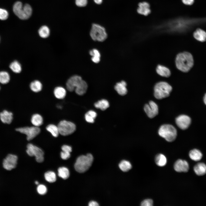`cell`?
Masks as SVG:
<instances>
[{
  "mask_svg": "<svg viewBox=\"0 0 206 206\" xmlns=\"http://www.w3.org/2000/svg\"><path fill=\"white\" fill-rule=\"evenodd\" d=\"M155 160L156 164L160 167L165 166L167 163L166 157L162 154H157L155 157Z\"/></svg>",
  "mask_w": 206,
  "mask_h": 206,
  "instance_id": "25",
  "label": "cell"
},
{
  "mask_svg": "<svg viewBox=\"0 0 206 206\" xmlns=\"http://www.w3.org/2000/svg\"><path fill=\"white\" fill-rule=\"evenodd\" d=\"M144 110L148 116L150 118H152L158 114V107L157 104L154 102L151 101L149 104H146Z\"/></svg>",
  "mask_w": 206,
  "mask_h": 206,
  "instance_id": "12",
  "label": "cell"
},
{
  "mask_svg": "<svg viewBox=\"0 0 206 206\" xmlns=\"http://www.w3.org/2000/svg\"><path fill=\"white\" fill-rule=\"evenodd\" d=\"M31 122L34 126L39 127L43 124V118L39 114H34L31 117Z\"/></svg>",
  "mask_w": 206,
  "mask_h": 206,
  "instance_id": "23",
  "label": "cell"
},
{
  "mask_svg": "<svg viewBox=\"0 0 206 206\" xmlns=\"http://www.w3.org/2000/svg\"><path fill=\"white\" fill-rule=\"evenodd\" d=\"M176 124L182 130L187 129L190 126L191 120L187 115H181L178 116L176 119Z\"/></svg>",
  "mask_w": 206,
  "mask_h": 206,
  "instance_id": "13",
  "label": "cell"
},
{
  "mask_svg": "<svg viewBox=\"0 0 206 206\" xmlns=\"http://www.w3.org/2000/svg\"><path fill=\"white\" fill-rule=\"evenodd\" d=\"M35 184L36 185H38V184H39L38 182L37 181H35Z\"/></svg>",
  "mask_w": 206,
  "mask_h": 206,
  "instance_id": "47",
  "label": "cell"
},
{
  "mask_svg": "<svg viewBox=\"0 0 206 206\" xmlns=\"http://www.w3.org/2000/svg\"><path fill=\"white\" fill-rule=\"evenodd\" d=\"M88 205L89 206H97L99 205L96 201H92L89 202Z\"/></svg>",
  "mask_w": 206,
  "mask_h": 206,
  "instance_id": "44",
  "label": "cell"
},
{
  "mask_svg": "<svg viewBox=\"0 0 206 206\" xmlns=\"http://www.w3.org/2000/svg\"><path fill=\"white\" fill-rule=\"evenodd\" d=\"M8 15V13L6 10L0 8V19L5 20L7 19Z\"/></svg>",
  "mask_w": 206,
  "mask_h": 206,
  "instance_id": "36",
  "label": "cell"
},
{
  "mask_svg": "<svg viewBox=\"0 0 206 206\" xmlns=\"http://www.w3.org/2000/svg\"><path fill=\"white\" fill-rule=\"evenodd\" d=\"M93 160V157L90 153L79 157L74 164L75 170L80 173L86 172L91 166Z\"/></svg>",
  "mask_w": 206,
  "mask_h": 206,
  "instance_id": "3",
  "label": "cell"
},
{
  "mask_svg": "<svg viewBox=\"0 0 206 206\" xmlns=\"http://www.w3.org/2000/svg\"><path fill=\"white\" fill-rule=\"evenodd\" d=\"M189 156L192 160L195 161H198L201 159L202 154L199 150L194 149L189 152Z\"/></svg>",
  "mask_w": 206,
  "mask_h": 206,
  "instance_id": "22",
  "label": "cell"
},
{
  "mask_svg": "<svg viewBox=\"0 0 206 206\" xmlns=\"http://www.w3.org/2000/svg\"></svg>",
  "mask_w": 206,
  "mask_h": 206,
  "instance_id": "48",
  "label": "cell"
},
{
  "mask_svg": "<svg viewBox=\"0 0 206 206\" xmlns=\"http://www.w3.org/2000/svg\"><path fill=\"white\" fill-rule=\"evenodd\" d=\"M70 156V153L62 151L61 152V157L63 160H66Z\"/></svg>",
  "mask_w": 206,
  "mask_h": 206,
  "instance_id": "39",
  "label": "cell"
},
{
  "mask_svg": "<svg viewBox=\"0 0 206 206\" xmlns=\"http://www.w3.org/2000/svg\"><path fill=\"white\" fill-rule=\"evenodd\" d=\"M183 3L187 5H191L194 2L195 0H182Z\"/></svg>",
  "mask_w": 206,
  "mask_h": 206,
  "instance_id": "42",
  "label": "cell"
},
{
  "mask_svg": "<svg viewBox=\"0 0 206 206\" xmlns=\"http://www.w3.org/2000/svg\"><path fill=\"white\" fill-rule=\"evenodd\" d=\"M120 169L123 172H127L132 167L131 163L128 161L123 160L121 161L119 164Z\"/></svg>",
  "mask_w": 206,
  "mask_h": 206,
  "instance_id": "30",
  "label": "cell"
},
{
  "mask_svg": "<svg viewBox=\"0 0 206 206\" xmlns=\"http://www.w3.org/2000/svg\"><path fill=\"white\" fill-rule=\"evenodd\" d=\"M153 205V201L150 199H147L144 200L141 203L142 206H152Z\"/></svg>",
  "mask_w": 206,
  "mask_h": 206,
  "instance_id": "37",
  "label": "cell"
},
{
  "mask_svg": "<svg viewBox=\"0 0 206 206\" xmlns=\"http://www.w3.org/2000/svg\"><path fill=\"white\" fill-rule=\"evenodd\" d=\"M172 86L165 82L157 83L154 88V97L158 99H161L168 97L172 90Z\"/></svg>",
  "mask_w": 206,
  "mask_h": 206,
  "instance_id": "5",
  "label": "cell"
},
{
  "mask_svg": "<svg viewBox=\"0 0 206 206\" xmlns=\"http://www.w3.org/2000/svg\"><path fill=\"white\" fill-rule=\"evenodd\" d=\"M55 97L58 99H63L65 97L66 92L65 88L61 86H58L55 88L54 91Z\"/></svg>",
  "mask_w": 206,
  "mask_h": 206,
  "instance_id": "21",
  "label": "cell"
},
{
  "mask_svg": "<svg viewBox=\"0 0 206 206\" xmlns=\"http://www.w3.org/2000/svg\"><path fill=\"white\" fill-rule=\"evenodd\" d=\"M62 149L63 151L70 153L72 151V147L68 145H64L62 147Z\"/></svg>",
  "mask_w": 206,
  "mask_h": 206,
  "instance_id": "41",
  "label": "cell"
},
{
  "mask_svg": "<svg viewBox=\"0 0 206 206\" xmlns=\"http://www.w3.org/2000/svg\"><path fill=\"white\" fill-rule=\"evenodd\" d=\"M137 11L138 13L141 15L145 16L147 15L151 12L149 4L146 2L140 3L138 4Z\"/></svg>",
  "mask_w": 206,
  "mask_h": 206,
  "instance_id": "15",
  "label": "cell"
},
{
  "mask_svg": "<svg viewBox=\"0 0 206 206\" xmlns=\"http://www.w3.org/2000/svg\"><path fill=\"white\" fill-rule=\"evenodd\" d=\"M85 118L86 121L90 123H93L94 122V119L87 113L85 115Z\"/></svg>",
  "mask_w": 206,
  "mask_h": 206,
  "instance_id": "40",
  "label": "cell"
},
{
  "mask_svg": "<svg viewBox=\"0 0 206 206\" xmlns=\"http://www.w3.org/2000/svg\"><path fill=\"white\" fill-rule=\"evenodd\" d=\"M46 129L55 137H57L59 134L58 126L54 124H51L47 125L46 127Z\"/></svg>",
  "mask_w": 206,
  "mask_h": 206,
  "instance_id": "28",
  "label": "cell"
},
{
  "mask_svg": "<svg viewBox=\"0 0 206 206\" xmlns=\"http://www.w3.org/2000/svg\"><path fill=\"white\" fill-rule=\"evenodd\" d=\"M58 175L63 179H68L70 175L68 169L66 167H62L59 168L58 170Z\"/></svg>",
  "mask_w": 206,
  "mask_h": 206,
  "instance_id": "31",
  "label": "cell"
},
{
  "mask_svg": "<svg viewBox=\"0 0 206 206\" xmlns=\"http://www.w3.org/2000/svg\"><path fill=\"white\" fill-rule=\"evenodd\" d=\"M174 168L177 172H186L189 169V165L186 161L179 159L177 160L174 163Z\"/></svg>",
  "mask_w": 206,
  "mask_h": 206,
  "instance_id": "14",
  "label": "cell"
},
{
  "mask_svg": "<svg viewBox=\"0 0 206 206\" xmlns=\"http://www.w3.org/2000/svg\"><path fill=\"white\" fill-rule=\"evenodd\" d=\"M89 54L92 57V61L95 63H98L100 61V54L99 51L96 49H94L90 50Z\"/></svg>",
  "mask_w": 206,
  "mask_h": 206,
  "instance_id": "24",
  "label": "cell"
},
{
  "mask_svg": "<svg viewBox=\"0 0 206 206\" xmlns=\"http://www.w3.org/2000/svg\"><path fill=\"white\" fill-rule=\"evenodd\" d=\"M30 87L31 90L33 92H37L41 91L42 86L41 83L39 81L35 80L32 82L30 83Z\"/></svg>",
  "mask_w": 206,
  "mask_h": 206,
  "instance_id": "26",
  "label": "cell"
},
{
  "mask_svg": "<svg viewBox=\"0 0 206 206\" xmlns=\"http://www.w3.org/2000/svg\"><path fill=\"white\" fill-rule=\"evenodd\" d=\"M16 131L26 135L27 139L30 141L38 135L40 132V129L38 127L33 126L31 127H24L17 128Z\"/></svg>",
  "mask_w": 206,
  "mask_h": 206,
  "instance_id": "10",
  "label": "cell"
},
{
  "mask_svg": "<svg viewBox=\"0 0 206 206\" xmlns=\"http://www.w3.org/2000/svg\"><path fill=\"white\" fill-rule=\"evenodd\" d=\"M95 107L102 110L107 109L109 106L108 101L105 99H102L98 101L94 104Z\"/></svg>",
  "mask_w": 206,
  "mask_h": 206,
  "instance_id": "27",
  "label": "cell"
},
{
  "mask_svg": "<svg viewBox=\"0 0 206 206\" xmlns=\"http://www.w3.org/2000/svg\"><path fill=\"white\" fill-rule=\"evenodd\" d=\"M90 35L94 41L103 42L107 38L108 35L105 28L99 24H93L90 32Z\"/></svg>",
  "mask_w": 206,
  "mask_h": 206,
  "instance_id": "7",
  "label": "cell"
},
{
  "mask_svg": "<svg viewBox=\"0 0 206 206\" xmlns=\"http://www.w3.org/2000/svg\"><path fill=\"white\" fill-rule=\"evenodd\" d=\"M58 127L59 134L64 136L69 135L76 130V126L73 123L65 120L60 121Z\"/></svg>",
  "mask_w": 206,
  "mask_h": 206,
  "instance_id": "8",
  "label": "cell"
},
{
  "mask_svg": "<svg viewBox=\"0 0 206 206\" xmlns=\"http://www.w3.org/2000/svg\"><path fill=\"white\" fill-rule=\"evenodd\" d=\"M94 2L97 4H100L102 2L103 0H94Z\"/></svg>",
  "mask_w": 206,
  "mask_h": 206,
  "instance_id": "45",
  "label": "cell"
},
{
  "mask_svg": "<svg viewBox=\"0 0 206 206\" xmlns=\"http://www.w3.org/2000/svg\"><path fill=\"white\" fill-rule=\"evenodd\" d=\"M9 68L13 72L16 73H19L21 71V64L16 60L13 61L10 64Z\"/></svg>",
  "mask_w": 206,
  "mask_h": 206,
  "instance_id": "29",
  "label": "cell"
},
{
  "mask_svg": "<svg viewBox=\"0 0 206 206\" xmlns=\"http://www.w3.org/2000/svg\"><path fill=\"white\" fill-rule=\"evenodd\" d=\"M87 0H75L76 5L79 7L85 6L87 5Z\"/></svg>",
  "mask_w": 206,
  "mask_h": 206,
  "instance_id": "38",
  "label": "cell"
},
{
  "mask_svg": "<svg viewBox=\"0 0 206 206\" xmlns=\"http://www.w3.org/2000/svg\"><path fill=\"white\" fill-rule=\"evenodd\" d=\"M26 152L30 156H35L36 161L41 163L44 160V152L39 148L32 144H28L27 146Z\"/></svg>",
  "mask_w": 206,
  "mask_h": 206,
  "instance_id": "9",
  "label": "cell"
},
{
  "mask_svg": "<svg viewBox=\"0 0 206 206\" xmlns=\"http://www.w3.org/2000/svg\"><path fill=\"white\" fill-rule=\"evenodd\" d=\"M10 80V76L9 73L6 71L0 72V83L3 84L8 83Z\"/></svg>",
  "mask_w": 206,
  "mask_h": 206,
  "instance_id": "32",
  "label": "cell"
},
{
  "mask_svg": "<svg viewBox=\"0 0 206 206\" xmlns=\"http://www.w3.org/2000/svg\"><path fill=\"white\" fill-rule=\"evenodd\" d=\"M194 170L198 175H204L206 173V165L203 163H198L194 166Z\"/></svg>",
  "mask_w": 206,
  "mask_h": 206,
  "instance_id": "19",
  "label": "cell"
},
{
  "mask_svg": "<svg viewBox=\"0 0 206 206\" xmlns=\"http://www.w3.org/2000/svg\"><path fill=\"white\" fill-rule=\"evenodd\" d=\"M66 86L68 91L72 92L75 90L76 93L79 95L85 94L88 87L86 82L81 76L77 75L70 77L66 82Z\"/></svg>",
  "mask_w": 206,
  "mask_h": 206,
  "instance_id": "1",
  "label": "cell"
},
{
  "mask_svg": "<svg viewBox=\"0 0 206 206\" xmlns=\"http://www.w3.org/2000/svg\"><path fill=\"white\" fill-rule=\"evenodd\" d=\"M126 86L127 84L126 82L122 80L116 83L114 88L118 94L121 96H124L127 92Z\"/></svg>",
  "mask_w": 206,
  "mask_h": 206,
  "instance_id": "17",
  "label": "cell"
},
{
  "mask_svg": "<svg viewBox=\"0 0 206 206\" xmlns=\"http://www.w3.org/2000/svg\"><path fill=\"white\" fill-rule=\"evenodd\" d=\"M13 11L17 17L22 20L28 19L32 13V9L30 5L26 4L23 6L21 2L19 1L14 4Z\"/></svg>",
  "mask_w": 206,
  "mask_h": 206,
  "instance_id": "4",
  "label": "cell"
},
{
  "mask_svg": "<svg viewBox=\"0 0 206 206\" xmlns=\"http://www.w3.org/2000/svg\"><path fill=\"white\" fill-rule=\"evenodd\" d=\"M39 36L42 38H46L50 34V30L49 28L45 25L41 26L38 30Z\"/></svg>",
  "mask_w": 206,
  "mask_h": 206,
  "instance_id": "33",
  "label": "cell"
},
{
  "mask_svg": "<svg viewBox=\"0 0 206 206\" xmlns=\"http://www.w3.org/2000/svg\"><path fill=\"white\" fill-rule=\"evenodd\" d=\"M17 160L18 157L16 155L9 154L3 160V167L6 170L11 171L16 167Z\"/></svg>",
  "mask_w": 206,
  "mask_h": 206,
  "instance_id": "11",
  "label": "cell"
},
{
  "mask_svg": "<svg viewBox=\"0 0 206 206\" xmlns=\"http://www.w3.org/2000/svg\"><path fill=\"white\" fill-rule=\"evenodd\" d=\"M37 191L39 194L44 195L47 193V189L44 185H39L37 187Z\"/></svg>",
  "mask_w": 206,
  "mask_h": 206,
  "instance_id": "35",
  "label": "cell"
},
{
  "mask_svg": "<svg viewBox=\"0 0 206 206\" xmlns=\"http://www.w3.org/2000/svg\"><path fill=\"white\" fill-rule=\"evenodd\" d=\"M203 101L204 103L206 105V94L205 95L203 98Z\"/></svg>",
  "mask_w": 206,
  "mask_h": 206,
  "instance_id": "46",
  "label": "cell"
},
{
  "mask_svg": "<svg viewBox=\"0 0 206 206\" xmlns=\"http://www.w3.org/2000/svg\"><path fill=\"white\" fill-rule=\"evenodd\" d=\"M87 113L94 119L97 116L96 113L93 110H90Z\"/></svg>",
  "mask_w": 206,
  "mask_h": 206,
  "instance_id": "43",
  "label": "cell"
},
{
  "mask_svg": "<svg viewBox=\"0 0 206 206\" xmlns=\"http://www.w3.org/2000/svg\"><path fill=\"white\" fill-rule=\"evenodd\" d=\"M158 133L160 136L169 142L174 141L177 136L176 128L173 126L169 124L162 125L159 128Z\"/></svg>",
  "mask_w": 206,
  "mask_h": 206,
  "instance_id": "6",
  "label": "cell"
},
{
  "mask_svg": "<svg viewBox=\"0 0 206 206\" xmlns=\"http://www.w3.org/2000/svg\"><path fill=\"white\" fill-rule=\"evenodd\" d=\"M44 177L47 181L50 183L55 182L56 179L55 173L51 171H48L45 173L44 174Z\"/></svg>",
  "mask_w": 206,
  "mask_h": 206,
  "instance_id": "34",
  "label": "cell"
},
{
  "mask_svg": "<svg viewBox=\"0 0 206 206\" xmlns=\"http://www.w3.org/2000/svg\"><path fill=\"white\" fill-rule=\"evenodd\" d=\"M156 71L159 75L162 77L168 78L171 75L169 69L162 65H158L156 68Z\"/></svg>",
  "mask_w": 206,
  "mask_h": 206,
  "instance_id": "18",
  "label": "cell"
},
{
  "mask_svg": "<svg viewBox=\"0 0 206 206\" xmlns=\"http://www.w3.org/2000/svg\"><path fill=\"white\" fill-rule=\"evenodd\" d=\"M193 36L199 41L204 42L206 41V32L201 29H197L193 33Z\"/></svg>",
  "mask_w": 206,
  "mask_h": 206,
  "instance_id": "20",
  "label": "cell"
},
{
  "mask_svg": "<svg viewBox=\"0 0 206 206\" xmlns=\"http://www.w3.org/2000/svg\"><path fill=\"white\" fill-rule=\"evenodd\" d=\"M175 64L177 68L183 72H187L193 65V59L192 55L187 52L178 54L176 58Z\"/></svg>",
  "mask_w": 206,
  "mask_h": 206,
  "instance_id": "2",
  "label": "cell"
},
{
  "mask_svg": "<svg viewBox=\"0 0 206 206\" xmlns=\"http://www.w3.org/2000/svg\"><path fill=\"white\" fill-rule=\"evenodd\" d=\"M0 119L5 124H10L13 119V114L7 110H4L0 113Z\"/></svg>",
  "mask_w": 206,
  "mask_h": 206,
  "instance_id": "16",
  "label": "cell"
}]
</instances>
